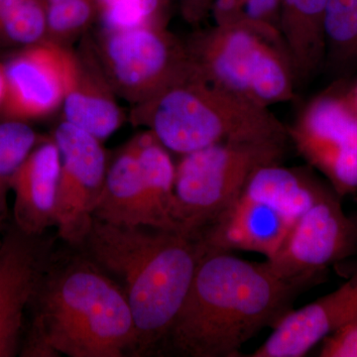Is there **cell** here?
<instances>
[{
  "label": "cell",
  "mask_w": 357,
  "mask_h": 357,
  "mask_svg": "<svg viewBox=\"0 0 357 357\" xmlns=\"http://www.w3.org/2000/svg\"><path fill=\"white\" fill-rule=\"evenodd\" d=\"M319 356L357 357V317L321 342Z\"/></svg>",
  "instance_id": "obj_26"
},
{
  "label": "cell",
  "mask_w": 357,
  "mask_h": 357,
  "mask_svg": "<svg viewBox=\"0 0 357 357\" xmlns=\"http://www.w3.org/2000/svg\"><path fill=\"white\" fill-rule=\"evenodd\" d=\"M328 0H280V29L292 61L296 84L302 86L325 64L324 18Z\"/></svg>",
  "instance_id": "obj_18"
},
{
  "label": "cell",
  "mask_w": 357,
  "mask_h": 357,
  "mask_svg": "<svg viewBox=\"0 0 357 357\" xmlns=\"http://www.w3.org/2000/svg\"><path fill=\"white\" fill-rule=\"evenodd\" d=\"M211 14L217 25L255 22L279 29L280 0H215Z\"/></svg>",
  "instance_id": "obj_25"
},
{
  "label": "cell",
  "mask_w": 357,
  "mask_h": 357,
  "mask_svg": "<svg viewBox=\"0 0 357 357\" xmlns=\"http://www.w3.org/2000/svg\"><path fill=\"white\" fill-rule=\"evenodd\" d=\"M37 296L27 356L121 357L133 352L135 325L126 293L93 263L74 262L52 274Z\"/></svg>",
  "instance_id": "obj_3"
},
{
  "label": "cell",
  "mask_w": 357,
  "mask_h": 357,
  "mask_svg": "<svg viewBox=\"0 0 357 357\" xmlns=\"http://www.w3.org/2000/svg\"><path fill=\"white\" fill-rule=\"evenodd\" d=\"M64 98L63 121L105 141L128 117L103 70L91 33L77 46L63 48Z\"/></svg>",
  "instance_id": "obj_12"
},
{
  "label": "cell",
  "mask_w": 357,
  "mask_h": 357,
  "mask_svg": "<svg viewBox=\"0 0 357 357\" xmlns=\"http://www.w3.org/2000/svg\"><path fill=\"white\" fill-rule=\"evenodd\" d=\"M331 189L307 171L273 163L258 168L243 194L273 206L296 222Z\"/></svg>",
  "instance_id": "obj_19"
},
{
  "label": "cell",
  "mask_w": 357,
  "mask_h": 357,
  "mask_svg": "<svg viewBox=\"0 0 357 357\" xmlns=\"http://www.w3.org/2000/svg\"><path fill=\"white\" fill-rule=\"evenodd\" d=\"M2 62L6 89L0 121L31 124L61 109L64 98L62 47L41 42L11 52Z\"/></svg>",
  "instance_id": "obj_11"
},
{
  "label": "cell",
  "mask_w": 357,
  "mask_h": 357,
  "mask_svg": "<svg viewBox=\"0 0 357 357\" xmlns=\"http://www.w3.org/2000/svg\"><path fill=\"white\" fill-rule=\"evenodd\" d=\"M98 60L117 98L138 105L196 74L185 42L164 25L91 34Z\"/></svg>",
  "instance_id": "obj_7"
},
{
  "label": "cell",
  "mask_w": 357,
  "mask_h": 357,
  "mask_svg": "<svg viewBox=\"0 0 357 357\" xmlns=\"http://www.w3.org/2000/svg\"><path fill=\"white\" fill-rule=\"evenodd\" d=\"M84 243L95 261L123 283L135 325L134 354L163 342L204 255L201 238L95 218Z\"/></svg>",
  "instance_id": "obj_2"
},
{
  "label": "cell",
  "mask_w": 357,
  "mask_h": 357,
  "mask_svg": "<svg viewBox=\"0 0 357 357\" xmlns=\"http://www.w3.org/2000/svg\"><path fill=\"white\" fill-rule=\"evenodd\" d=\"M357 317V271L333 292L299 310H291L273 326L252 357H302L331 333Z\"/></svg>",
  "instance_id": "obj_14"
},
{
  "label": "cell",
  "mask_w": 357,
  "mask_h": 357,
  "mask_svg": "<svg viewBox=\"0 0 357 357\" xmlns=\"http://www.w3.org/2000/svg\"><path fill=\"white\" fill-rule=\"evenodd\" d=\"M324 35V67L340 76L356 67L357 0H328Z\"/></svg>",
  "instance_id": "obj_21"
},
{
  "label": "cell",
  "mask_w": 357,
  "mask_h": 357,
  "mask_svg": "<svg viewBox=\"0 0 357 357\" xmlns=\"http://www.w3.org/2000/svg\"><path fill=\"white\" fill-rule=\"evenodd\" d=\"M128 119L173 153H191L227 141L288 142L286 128L268 107L192 75L146 102L131 105Z\"/></svg>",
  "instance_id": "obj_4"
},
{
  "label": "cell",
  "mask_w": 357,
  "mask_h": 357,
  "mask_svg": "<svg viewBox=\"0 0 357 357\" xmlns=\"http://www.w3.org/2000/svg\"><path fill=\"white\" fill-rule=\"evenodd\" d=\"M168 3L169 0H98V20L107 29L166 26Z\"/></svg>",
  "instance_id": "obj_24"
},
{
  "label": "cell",
  "mask_w": 357,
  "mask_h": 357,
  "mask_svg": "<svg viewBox=\"0 0 357 357\" xmlns=\"http://www.w3.org/2000/svg\"><path fill=\"white\" fill-rule=\"evenodd\" d=\"M95 218L121 227L161 229L148 196L132 139L109 159Z\"/></svg>",
  "instance_id": "obj_17"
},
{
  "label": "cell",
  "mask_w": 357,
  "mask_h": 357,
  "mask_svg": "<svg viewBox=\"0 0 357 357\" xmlns=\"http://www.w3.org/2000/svg\"><path fill=\"white\" fill-rule=\"evenodd\" d=\"M8 55V53L1 46H0V61L3 60L6 56Z\"/></svg>",
  "instance_id": "obj_30"
},
{
  "label": "cell",
  "mask_w": 357,
  "mask_h": 357,
  "mask_svg": "<svg viewBox=\"0 0 357 357\" xmlns=\"http://www.w3.org/2000/svg\"><path fill=\"white\" fill-rule=\"evenodd\" d=\"M356 66H357V50H356Z\"/></svg>",
  "instance_id": "obj_33"
},
{
  "label": "cell",
  "mask_w": 357,
  "mask_h": 357,
  "mask_svg": "<svg viewBox=\"0 0 357 357\" xmlns=\"http://www.w3.org/2000/svg\"><path fill=\"white\" fill-rule=\"evenodd\" d=\"M43 137L30 123L0 121V227L8 218V195L13 178L26 157Z\"/></svg>",
  "instance_id": "obj_22"
},
{
  "label": "cell",
  "mask_w": 357,
  "mask_h": 357,
  "mask_svg": "<svg viewBox=\"0 0 357 357\" xmlns=\"http://www.w3.org/2000/svg\"><path fill=\"white\" fill-rule=\"evenodd\" d=\"M60 152L52 136H44L26 157L13 178L15 227L28 236H41L56 225Z\"/></svg>",
  "instance_id": "obj_16"
},
{
  "label": "cell",
  "mask_w": 357,
  "mask_h": 357,
  "mask_svg": "<svg viewBox=\"0 0 357 357\" xmlns=\"http://www.w3.org/2000/svg\"><path fill=\"white\" fill-rule=\"evenodd\" d=\"M46 258L39 236L17 227L0 245V357L17 351L25 310L43 283Z\"/></svg>",
  "instance_id": "obj_13"
},
{
  "label": "cell",
  "mask_w": 357,
  "mask_h": 357,
  "mask_svg": "<svg viewBox=\"0 0 357 357\" xmlns=\"http://www.w3.org/2000/svg\"><path fill=\"white\" fill-rule=\"evenodd\" d=\"M0 61V105L3 100L4 89H6V79H4L3 62Z\"/></svg>",
  "instance_id": "obj_28"
},
{
  "label": "cell",
  "mask_w": 357,
  "mask_h": 357,
  "mask_svg": "<svg viewBox=\"0 0 357 357\" xmlns=\"http://www.w3.org/2000/svg\"><path fill=\"white\" fill-rule=\"evenodd\" d=\"M143 180L162 229L177 230L173 220L176 164L170 151L149 130L132 138Z\"/></svg>",
  "instance_id": "obj_20"
},
{
  "label": "cell",
  "mask_w": 357,
  "mask_h": 357,
  "mask_svg": "<svg viewBox=\"0 0 357 357\" xmlns=\"http://www.w3.org/2000/svg\"><path fill=\"white\" fill-rule=\"evenodd\" d=\"M98 20V0H60L47 4L46 41L69 48L88 34Z\"/></svg>",
  "instance_id": "obj_23"
},
{
  "label": "cell",
  "mask_w": 357,
  "mask_h": 357,
  "mask_svg": "<svg viewBox=\"0 0 357 357\" xmlns=\"http://www.w3.org/2000/svg\"><path fill=\"white\" fill-rule=\"evenodd\" d=\"M354 218V222H356V225H357V215H354V218Z\"/></svg>",
  "instance_id": "obj_32"
},
{
  "label": "cell",
  "mask_w": 357,
  "mask_h": 357,
  "mask_svg": "<svg viewBox=\"0 0 357 357\" xmlns=\"http://www.w3.org/2000/svg\"><path fill=\"white\" fill-rule=\"evenodd\" d=\"M185 43L197 74L220 88L265 107L295 96L292 61L278 28L215 24Z\"/></svg>",
  "instance_id": "obj_5"
},
{
  "label": "cell",
  "mask_w": 357,
  "mask_h": 357,
  "mask_svg": "<svg viewBox=\"0 0 357 357\" xmlns=\"http://www.w3.org/2000/svg\"><path fill=\"white\" fill-rule=\"evenodd\" d=\"M330 190L291 227L278 252L267 263L282 278L314 282L326 268L357 251V225Z\"/></svg>",
  "instance_id": "obj_10"
},
{
  "label": "cell",
  "mask_w": 357,
  "mask_h": 357,
  "mask_svg": "<svg viewBox=\"0 0 357 357\" xmlns=\"http://www.w3.org/2000/svg\"><path fill=\"white\" fill-rule=\"evenodd\" d=\"M51 136L60 152L56 208L59 236L70 244L84 243L110 158L102 141L68 122L61 121Z\"/></svg>",
  "instance_id": "obj_9"
},
{
  "label": "cell",
  "mask_w": 357,
  "mask_h": 357,
  "mask_svg": "<svg viewBox=\"0 0 357 357\" xmlns=\"http://www.w3.org/2000/svg\"><path fill=\"white\" fill-rule=\"evenodd\" d=\"M312 283L282 278L266 261L204 251L163 342L183 356H238L243 344L273 328Z\"/></svg>",
  "instance_id": "obj_1"
},
{
  "label": "cell",
  "mask_w": 357,
  "mask_h": 357,
  "mask_svg": "<svg viewBox=\"0 0 357 357\" xmlns=\"http://www.w3.org/2000/svg\"><path fill=\"white\" fill-rule=\"evenodd\" d=\"M294 220L241 192L201 236L204 251H248L268 259L280 249Z\"/></svg>",
  "instance_id": "obj_15"
},
{
  "label": "cell",
  "mask_w": 357,
  "mask_h": 357,
  "mask_svg": "<svg viewBox=\"0 0 357 357\" xmlns=\"http://www.w3.org/2000/svg\"><path fill=\"white\" fill-rule=\"evenodd\" d=\"M47 2V4L53 3V2L60 1V0H45Z\"/></svg>",
  "instance_id": "obj_31"
},
{
  "label": "cell",
  "mask_w": 357,
  "mask_h": 357,
  "mask_svg": "<svg viewBox=\"0 0 357 357\" xmlns=\"http://www.w3.org/2000/svg\"><path fill=\"white\" fill-rule=\"evenodd\" d=\"M181 14L188 23L197 24L211 13L215 0H178Z\"/></svg>",
  "instance_id": "obj_27"
},
{
  "label": "cell",
  "mask_w": 357,
  "mask_h": 357,
  "mask_svg": "<svg viewBox=\"0 0 357 357\" xmlns=\"http://www.w3.org/2000/svg\"><path fill=\"white\" fill-rule=\"evenodd\" d=\"M349 93H351L352 100H354V102L357 105V84L354 88H349Z\"/></svg>",
  "instance_id": "obj_29"
},
{
  "label": "cell",
  "mask_w": 357,
  "mask_h": 357,
  "mask_svg": "<svg viewBox=\"0 0 357 357\" xmlns=\"http://www.w3.org/2000/svg\"><path fill=\"white\" fill-rule=\"evenodd\" d=\"M288 133L340 198L357 192V105L349 86L335 84L314 98Z\"/></svg>",
  "instance_id": "obj_8"
},
{
  "label": "cell",
  "mask_w": 357,
  "mask_h": 357,
  "mask_svg": "<svg viewBox=\"0 0 357 357\" xmlns=\"http://www.w3.org/2000/svg\"><path fill=\"white\" fill-rule=\"evenodd\" d=\"M287 143L227 141L182 155L176 164L174 185L176 229L201 238L238 199L258 168L280 163Z\"/></svg>",
  "instance_id": "obj_6"
}]
</instances>
